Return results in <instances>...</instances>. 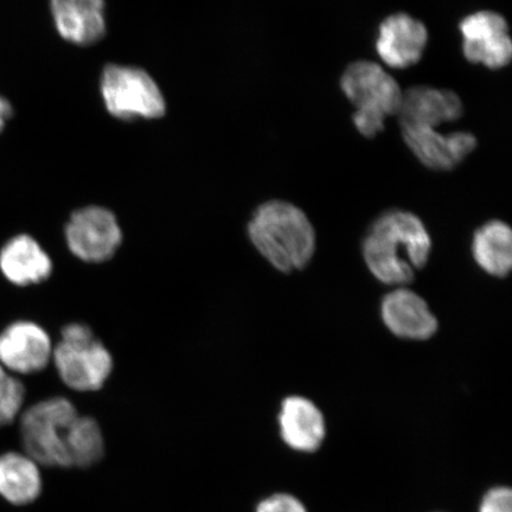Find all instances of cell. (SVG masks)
Returning <instances> with one entry per match:
<instances>
[{
  "label": "cell",
  "mask_w": 512,
  "mask_h": 512,
  "mask_svg": "<svg viewBox=\"0 0 512 512\" xmlns=\"http://www.w3.org/2000/svg\"><path fill=\"white\" fill-rule=\"evenodd\" d=\"M256 512H307L303 503L296 497L277 494L260 502Z\"/></svg>",
  "instance_id": "21"
},
{
  "label": "cell",
  "mask_w": 512,
  "mask_h": 512,
  "mask_svg": "<svg viewBox=\"0 0 512 512\" xmlns=\"http://www.w3.org/2000/svg\"><path fill=\"white\" fill-rule=\"evenodd\" d=\"M341 89L355 107L352 123L364 138L379 136L386 120L400 111L403 89L381 63L369 60L350 63L341 76Z\"/></svg>",
  "instance_id": "3"
},
{
  "label": "cell",
  "mask_w": 512,
  "mask_h": 512,
  "mask_svg": "<svg viewBox=\"0 0 512 512\" xmlns=\"http://www.w3.org/2000/svg\"><path fill=\"white\" fill-rule=\"evenodd\" d=\"M70 466L88 469L105 457V437L99 422L92 416L80 415L70 427L68 437Z\"/></svg>",
  "instance_id": "19"
},
{
  "label": "cell",
  "mask_w": 512,
  "mask_h": 512,
  "mask_svg": "<svg viewBox=\"0 0 512 512\" xmlns=\"http://www.w3.org/2000/svg\"><path fill=\"white\" fill-rule=\"evenodd\" d=\"M479 512H512V494L508 488L492 489L485 495Z\"/></svg>",
  "instance_id": "22"
},
{
  "label": "cell",
  "mask_w": 512,
  "mask_h": 512,
  "mask_svg": "<svg viewBox=\"0 0 512 512\" xmlns=\"http://www.w3.org/2000/svg\"><path fill=\"white\" fill-rule=\"evenodd\" d=\"M428 41L430 32L424 22L407 12H395L380 23L375 50L382 66L408 69L422 60Z\"/></svg>",
  "instance_id": "10"
},
{
  "label": "cell",
  "mask_w": 512,
  "mask_h": 512,
  "mask_svg": "<svg viewBox=\"0 0 512 512\" xmlns=\"http://www.w3.org/2000/svg\"><path fill=\"white\" fill-rule=\"evenodd\" d=\"M78 409L66 398H51L35 403L21 416L22 445L25 454L38 465L68 469V437L78 418Z\"/></svg>",
  "instance_id": "5"
},
{
  "label": "cell",
  "mask_w": 512,
  "mask_h": 512,
  "mask_svg": "<svg viewBox=\"0 0 512 512\" xmlns=\"http://www.w3.org/2000/svg\"><path fill=\"white\" fill-rule=\"evenodd\" d=\"M281 438L299 452H315L325 438V420L319 408L303 396H288L279 413Z\"/></svg>",
  "instance_id": "15"
},
{
  "label": "cell",
  "mask_w": 512,
  "mask_h": 512,
  "mask_svg": "<svg viewBox=\"0 0 512 512\" xmlns=\"http://www.w3.org/2000/svg\"><path fill=\"white\" fill-rule=\"evenodd\" d=\"M106 0H50L51 15L63 40L88 47L106 34Z\"/></svg>",
  "instance_id": "14"
},
{
  "label": "cell",
  "mask_w": 512,
  "mask_h": 512,
  "mask_svg": "<svg viewBox=\"0 0 512 512\" xmlns=\"http://www.w3.org/2000/svg\"><path fill=\"white\" fill-rule=\"evenodd\" d=\"M432 240L424 222L406 210H389L368 230L363 256L369 271L387 285H406L427 265Z\"/></svg>",
  "instance_id": "1"
},
{
  "label": "cell",
  "mask_w": 512,
  "mask_h": 512,
  "mask_svg": "<svg viewBox=\"0 0 512 512\" xmlns=\"http://www.w3.org/2000/svg\"><path fill=\"white\" fill-rule=\"evenodd\" d=\"M12 114H14V110H12L10 102L0 96V133L4 130L6 121L10 120Z\"/></svg>",
  "instance_id": "23"
},
{
  "label": "cell",
  "mask_w": 512,
  "mask_h": 512,
  "mask_svg": "<svg viewBox=\"0 0 512 512\" xmlns=\"http://www.w3.org/2000/svg\"><path fill=\"white\" fill-rule=\"evenodd\" d=\"M465 60L490 70L508 67L512 60L510 27L502 14L479 10L459 23Z\"/></svg>",
  "instance_id": "8"
},
{
  "label": "cell",
  "mask_w": 512,
  "mask_h": 512,
  "mask_svg": "<svg viewBox=\"0 0 512 512\" xmlns=\"http://www.w3.org/2000/svg\"><path fill=\"white\" fill-rule=\"evenodd\" d=\"M402 139L416 159L433 171H452L463 164L478 146L472 132L443 133L434 127H401Z\"/></svg>",
  "instance_id": "9"
},
{
  "label": "cell",
  "mask_w": 512,
  "mask_h": 512,
  "mask_svg": "<svg viewBox=\"0 0 512 512\" xmlns=\"http://www.w3.org/2000/svg\"><path fill=\"white\" fill-rule=\"evenodd\" d=\"M64 233L69 251L87 264L111 260L123 243L117 217L110 209L99 206L74 211Z\"/></svg>",
  "instance_id": "7"
},
{
  "label": "cell",
  "mask_w": 512,
  "mask_h": 512,
  "mask_svg": "<svg viewBox=\"0 0 512 512\" xmlns=\"http://www.w3.org/2000/svg\"><path fill=\"white\" fill-rule=\"evenodd\" d=\"M464 115V102L451 89L413 86L403 91L400 126L434 127L453 123Z\"/></svg>",
  "instance_id": "12"
},
{
  "label": "cell",
  "mask_w": 512,
  "mask_h": 512,
  "mask_svg": "<svg viewBox=\"0 0 512 512\" xmlns=\"http://www.w3.org/2000/svg\"><path fill=\"white\" fill-rule=\"evenodd\" d=\"M472 252L483 271L492 277H507L512 268L511 228L501 220L486 222L473 236Z\"/></svg>",
  "instance_id": "18"
},
{
  "label": "cell",
  "mask_w": 512,
  "mask_h": 512,
  "mask_svg": "<svg viewBox=\"0 0 512 512\" xmlns=\"http://www.w3.org/2000/svg\"><path fill=\"white\" fill-rule=\"evenodd\" d=\"M381 316L390 332L412 341H426L438 330V320L419 294L398 288L382 300Z\"/></svg>",
  "instance_id": "13"
},
{
  "label": "cell",
  "mask_w": 512,
  "mask_h": 512,
  "mask_svg": "<svg viewBox=\"0 0 512 512\" xmlns=\"http://www.w3.org/2000/svg\"><path fill=\"white\" fill-rule=\"evenodd\" d=\"M25 401L22 381L0 366V427L8 426L17 419Z\"/></svg>",
  "instance_id": "20"
},
{
  "label": "cell",
  "mask_w": 512,
  "mask_h": 512,
  "mask_svg": "<svg viewBox=\"0 0 512 512\" xmlns=\"http://www.w3.org/2000/svg\"><path fill=\"white\" fill-rule=\"evenodd\" d=\"M53 350L48 332L29 320L12 323L0 334V366L9 373H41L53 360Z\"/></svg>",
  "instance_id": "11"
},
{
  "label": "cell",
  "mask_w": 512,
  "mask_h": 512,
  "mask_svg": "<svg viewBox=\"0 0 512 512\" xmlns=\"http://www.w3.org/2000/svg\"><path fill=\"white\" fill-rule=\"evenodd\" d=\"M106 110L120 120L162 118L166 101L158 83L142 68L108 64L100 79Z\"/></svg>",
  "instance_id": "6"
},
{
  "label": "cell",
  "mask_w": 512,
  "mask_h": 512,
  "mask_svg": "<svg viewBox=\"0 0 512 512\" xmlns=\"http://www.w3.org/2000/svg\"><path fill=\"white\" fill-rule=\"evenodd\" d=\"M51 361L62 382L80 393L96 392L104 387L114 367L110 350L82 323L64 326Z\"/></svg>",
  "instance_id": "4"
},
{
  "label": "cell",
  "mask_w": 512,
  "mask_h": 512,
  "mask_svg": "<svg viewBox=\"0 0 512 512\" xmlns=\"http://www.w3.org/2000/svg\"><path fill=\"white\" fill-rule=\"evenodd\" d=\"M53 267L48 253L27 234L10 239L0 251V271L16 286L43 283L53 273Z\"/></svg>",
  "instance_id": "16"
},
{
  "label": "cell",
  "mask_w": 512,
  "mask_h": 512,
  "mask_svg": "<svg viewBox=\"0 0 512 512\" xmlns=\"http://www.w3.org/2000/svg\"><path fill=\"white\" fill-rule=\"evenodd\" d=\"M248 235L258 252L280 272L303 270L315 254V228L304 211L290 202L262 203L248 223Z\"/></svg>",
  "instance_id": "2"
},
{
  "label": "cell",
  "mask_w": 512,
  "mask_h": 512,
  "mask_svg": "<svg viewBox=\"0 0 512 512\" xmlns=\"http://www.w3.org/2000/svg\"><path fill=\"white\" fill-rule=\"evenodd\" d=\"M40 465L28 454L9 452L0 456V496L15 505L35 502L42 492Z\"/></svg>",
  "instance_id": "17"
}]
</instances>
